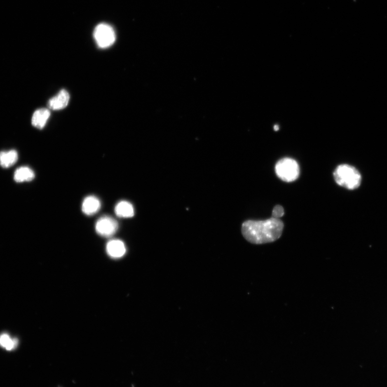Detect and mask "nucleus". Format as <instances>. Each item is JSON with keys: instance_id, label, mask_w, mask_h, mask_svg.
Here are the masks:
<instances>
[{"instance_id": "1", "label": "nucleus", "mask_w": 387, "mask_h": 387, "mask_svg": "<svg viewBox=\"0 0 387 387\" xmlns=\"http://www.w3.org/2000/svg\"><path fill=\"white\" fill-rule=\"evenodd\" d=\"M284 225L280 219L271 217L265 221H247L243 223L242 232L249 242L253 244L272 243L280 238Z\"/></svg>"}, {"instance_id": "2", "label": "nucleus", "mask_w": 387, "mask_h": 387, "mask_svg": "<svg viewBox=\"0 0 387 387\" xmlns=\"http://www.w3.org/2000/svg\"><path fill=\"white\" fill-rule=\"evenodd\" d=\"M333 176L338 185L350 190L357 189L362 181L359 172L347 164L338 166L333 173Z\"/></svg>"}, {"instance_id": "3", "label": "nucleus", "mask_w": 387, "mask_h": 387, "mask_svg": "<svg viewBox=\"0 0 387 387\" xmlns=\"http://www.w3.org/2000/svg\"><path fill=\"white\" fill-rule=\"evenodd\" d=\"M277 176L282 181L290 182L294 181L300 175V167L296 161L291 158H284L279 160L275 165Z\"/></svg>"}, {"instance_id": "4", "label": "nucleus", "mask_w": 387, "mask_h": 387, "mask_svg": "<svg viewBox=\"0 0 387 387\" xmlns=\"http://www.w3.org/2000/svg\"><path fill=\"white\" fill-rule=\"evenodd\" d=\"M94 39L98 47L107 48L111 46L116 40V34L112 26L101 23L98 24L94 30Z\"/></svg>"}, {"instance_id": "5", "label": "nucleus", "mask_w": 387, "mask_h": 387, "mask_svg": "<svg viewBox=\"0 0 387 387\" xmlns=\"http://www.w3.org/2000/svg\"><path fill=\"white\" fill-rule=\"evenodd\" d=\"M118 224L115 219L110 216H103L98 219L96 229L97 233L102 237L112 236L116 232Z\"/></svg>"}, {"instance_id": "6", "label": "nucleus", "mask_w": 387, "mask_h": 387, "mask_svg": "<svg viewBox=\"0 0 387 387\" xmlns=\"http://www.w3.org/2000/svg\"><path fill=\"white\" fill-rule=\"evenodd\" d=\"M70 101V95L66 90L60 91L57 96L52 97L48 103V107L53 111H59L65 108Z\"/></svg>"}, {"instance_id": "7", "label": "nucleus", "mask_w": 387, "mask_h": 387, "mask_svg": "<svg viewBox=\"0 0 387 387\" xmlns=\"http://www.w3.org/2000/svg\"><path fill=\"white\" fill-rule=\"evenodd\" d=\"M106 250L108 255L114 258H121L126 252L124 243L118 239L109 241L107 245Z\"/></svg>"}, {"instance_id": "8", "label": "nucleus", "mask_w": 387, "mask_h": 387, "mask_svg": "<svg viewBox=\"0 0 387 387\" xmlns=\"http://www.w3.org/2000/svg\"><path fill=\"white\" fill-rule=\"evenodd\" d=\"M101 208V202L95 196H89L83 200L82 211L86 215L92 216L97 213Z\"/></svg>"}, {"instance_id": "9", "label": "nucleus", "mask_w": 387, "mask_h": 387, "mask_svg": "<svg viewBox=\"0 0 387 387\" xmlns=\"http://www.w3.org/2000/svg\"><path fill=\"white\" fill-rule=\"evenodd\" d=\"M49 110L45 108H41L37 110L33 115L31 123L34 127L41 129L44 128L50 116Z\"/></svg>"}, {"instance_id": "10", "label": "nucleus", "mask_w": 387, "mask_h": 387, "mask_svg": "<svg viewBox=\"0 0 387 387\" xmlns=\"http://www.w3.org/2000/svg\"><path fill=\"white\" fill-rule=\"evenodd\" d=\"M116 215L121 218H131L134 216V208L132 203L122 201L118 202L115 208Z\"/></svg>"}, {"instance_id": "11", "label": "nucleus", "mask_w": 387, "mask_h": 387, "mask_svg": "<svg viewBox=\"0 0 387 387\" xmlns=\"http://www.w3.org/2000/svg\"><path fill=\"white\" fill-rule=\"evenodd\" d=\"M18 154L15 150L2 151L0 153V166L3 168H9L17 163Z\"/></svg>"}, {"instance_id": "12", "label": "nucleus", "mask_w": 387, "mask_h": 387, "mask_svg": "<svg viewBox=\"0 0 387 387\" xmlns=\"http://www.w3.org/2000/svg\"><path fill=\"white\" fill-rule=\"evenodd\" d=\"M34 172L29 167H20L15 171L14 178L16 182L20 183L32 181L35 178Z\"/></svg>"}, {"instance_id": "13", "label": "nucleus", "mask_w": 387, "mask_h": 387, "mask_svg": "<svg viewBox=\"0 0 387 387\" xmlns=\"http://www.w3.org/2000/svg\"><path fill=\"white\" fill-rule=\"evenodd\" d=\"M17 340L10 338L8 334L3 333L0 336V346L9 351L17 347Z\"/></svg>"}, {"instance_id": "14", "label": "nucleus", "mask_w": 387, "mask_h": 387, "mask_svg": "<svg viewBox=\"0 0 387 387\" xmlns=\"http://www.w3.org/2000/svg\"><path fill=\"white\" fill-rule=\"evenodd\" d=\"M284 209L281 206H275L272 212V217L275 218L280 219L284 215Z\"/></svg>"}, {"instance_id": "15", "label": "nucleus", "mask_w": 387, "mask_h": 387, "mask_svg": "<svg viewBox=\"0 0 387 387\" xmlns=\"http://www.w3.org/2000/svg\"><path fill=\"white\" fill-rule=\"evenodd\" d=\"M278 129H279V128L278 127H277L276 125V126H275L274 129L275 130H278Z\"/></svg>"}]
</instances>
